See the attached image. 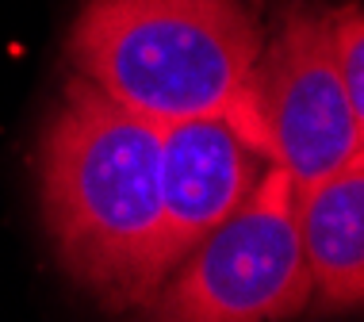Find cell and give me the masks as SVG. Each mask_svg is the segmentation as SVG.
<instances>
[{
  "label": "cell",
  "mask_w": 364,
  "mask_h": 322,
  "mask_svg": "<svg viewBox=\"0 0 364 322\" xmlns=\"http://www.w3.org/2000/svg\"><path fill=\"white\" fill-rule=\"evenodd\" d=\"M303 265L311 277V311L353 315L364 304V161L295 192Z\"/></svg>",
  "instance_id": "6"
},
{
  "label": "cell",
  "mask_w": 364,
  "mask_h": 322,
  "mask_svg": "<svg viewBox=\"0 0 364 322\" xmlns=\"http://www.w3.org/2000/svg\"><path fill=\"white\" fill-rule=\"evenodd\" d=\"M253 131L295 192L364 161V119L353 112L326 43V8L295 0L264 38L253 81Z\"/></svg>",
  "instance_id": "4"
},
{
  "label": "cell",
  "mask_w": 364,
  "mask_h": 322,
  "mask_svg": "<svg viewBox=\"0 0 364 322\" xmlns=\"http://www.w3.org/2000/svg\"><path fill=\"white\" fill-rule=\"evenodd\" d=\"M38 208L65 277L107 311H139L161 230V127L70 73L38 139Z\"/></svg>",
  "instance_id": "1"
},
{
  "label": "cell",
  "mask_w": 364,
  "mask_h": 322,
  "mask_svg": "<svg viewBox=\"0 0 364 322\" xmlns=\"http://www.w3.org/2000/svg\"><path fill=\"white\" fill-rule=\"evenodd\" d=\"M311 311L295 227V184L264 165L238 211L219 222L139 307V322H291Z\"/></svg>",
  "instance_id": "3"
},
{
  "label": "cell",
  "mask_w": 364,
  "mask_h": 322,
  "mask_svg": "<svg viewBox=\"0 0 364 322\" xmlns=\"http://www.w3.org/2000/svg\"><path fill=\"white\" fill-rule=\"evenodd\" d=\"M261 50L253 0H85L65 38L73 73L115 104L157 127L226 119L253 150Z\"/></svg>",
  "instance_id": "2"
},
{
  "label": "cell",
  "mask_w": 364,
  "mask_h": 322,
  "mask_svg": "<svg viewBox=\"0 0 364 322\" xmlns=\"http://www.w3.org/2000/svg\"><path fill=\"white\" fill-rule=\"evenodd\" d=\"M264 165V154L226 119L161 127V230L150 257V296L219 222L238 211Z\"/></svg>",
  "instance_id": "5"
},
{
  "label": "cell",
  "mask_w": 364,
  "mask_h": 322,
  "mask_svg": "<svg viewBox=\"0 0 364 322\" xmlns=\"http://www.w3.org/2000/svg\"><path fill=\"white\" fill-rule=\"evenodd\" d=\"M326 43L353 112L364 119V12L360 0L326 8Z\"/></svg>",
  "instance_id": "7"
}]
</instances>
